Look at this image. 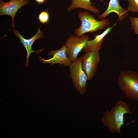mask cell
Returning a JSON list of instances; mask_svg holds the SVG:
<instances>
[{
    "label": "cell",
    "mask_w": 138,
    "mask_h": 138,
    "mask_svg": "<svg viewBox=\"0 0 138 138\" xmlns=\"http://www.w3.org/2000/svg\"><path fill=\"white\" fill-rule=\"evenodd\" d=\"M128 11L127 10H125L120 6L119 0H110L107 9L103 13L98 16L97 19L101 20L105 18L110 13L114 12L118 15L117 20L120 21L128 16Z\"/></svg>",
    "instance_id": "cell-10"
},
{
    "label": "cell",
    "mask_w": 138,
    "mask_h": 138,
    "mask_svg": "<svg viewBox=\"0 0 138 138\" xmlns=\"http://www.w3.org/2000/svg\"><path fill=\"white\" fill-rule=\"evenodd\" d=\"M104 2L103 0H99ZM72 2L70 6L67 9L68 12H71L77 8H80L89 11L95 14H98L100 11L94 6L91 5L93 3L90 0H71Z\"/></svg>",
    "instance_id": "cell-12"
},
{
    "label": "cell",
    "mask_w": 138,
    "mask_h": 138,
    "mask_svg": "<svg viewBox=\"0 0 138 138\" xmlns=\"http://www.w3.org/2000/svg\"><path fill=\"white\" fill-rule=\"evenodd\" d=\"M89 38L87 34L80 37L71 35L67 38L65 43L66 47V55L72 62L77 58L79 54L86 47Z\"/></svg>",
    "instance_id": "cell-5"
},
{
    "label": "cell",
    "mask_w": 138,
    "mask_h": 138,
    "mask_svg": "<svg viewBox=\"0 0 138 138\" xmlns=\"http://www.w3.org/2000/svg\"><path fill=\"white\" fill-rule=\"evenodd\" d=\"M128 2V11L138 13V0H127Z\"/></svg>",
    "instance_id": "cell-13"
},
{
    "label": "cell",
    "mask_w": 138,
    "mask_h": 138,
    "mask_svg": "<svg viewBox=\"0 0 138 138\" xmlns=\"http://www.w3.org/2000/svg\"><path fill=\"white\" fill-rule=\"evenodd\" d=\"M128 104L122 100L117 102L110 111L107 110L103 114L101 121L107 128L111 133H117L121 136L122 126L125 124L124 116L126 114H132Z\"/></svg>",
    "instance_id": "cell-1"
},
{
    "label": "cell",
    "mask_w": 138,
    "mask_h": 138,
    "mask_svg": "<svg viewBox=\"0 0 138 138\" xmlns=\"http://www.w3.org/2000/svg\"><path fill=\"white\" fill-rule=\"evenodd\" d=\"M49 14L46 11H43L41 12L38 16L39 21L43 24L47 23L49 21Z\"/></svg>",
    "instance_id": "cell-14"
},
{
    "label": "cell",
    "mask_w": 138,
    "mask_h": 138,
    "mask_svg": "<svg viewBox=\"0 0 138 138\" xmlns=\"http://www.w3.org/2000/svg\"><path fill=\"white\" fill-rule=\"evenodd\" d=\"M28 0H10L5 2L2 0L0 1V15H7L12 17L11 27L14 26V18L16 13L22 6L29 4Z\"/></svg>",
    "instance_id": "cell-7"
},
{
    "label": "cell",
    "mask_w": 138,
    "mask_h": 138,
    "mask_svg": "<svg viewBox=\"0 0 138 138\" xmlns=\"http://www.w3.org/2000/svg\"><path fill=\"white\" fill-rule=\"evenodd\" d=\"M85 52L82 57V65L89 80L95 74L99 62V53L90 51Z\"/></svg>",
    "instance_id": "cell-6"
},
{
    "label": "cell",
    "mask_w": 138,
    "mask_h": 138,
    "mask_svg": "<svg viewBox=\"0 0 138 138\" xmlns=\"http://www.w3.org/2000/svg\"><path fill=\"white\" fill-rule=\"evenodd\" d=\"M82 56L72 62L70 66V77L74 87L81 95L86 91L87 75L82 65Z\"/></svg>",
    "instance_id": "cell-4"
},
{
    "label": "cell",
    "mask_w": 138,
    "mask_h": 138,
    "mask_svg": "<svg viewBox=\"0 0 138 138\" xmlns=\"http://www.w3.org/2000/svg\"><path fill=\"white\" fill-rule=\"evenodd\" d=\"M132 29L134 32L138 35V17L129 16Z\"/></svg>",
    "instance_id": "cell-15"
},
{
    "label": "cell",
    "mask_w": 138,
    "mask_h": 138,
    "mask_svg": "<svg viewBox=\"0 0 138 138\" xmlns=\"http://www.w3.org/2000/svg\"><path fill=\"white\" fill-rule=\"evenodd\" d=\"M37 3L39 4H42L44 3L46 0H35Z\"/></svg>",
    "instance_id": "cell-16"
},
{
    "label": "cell",
    "mask_w": 138,
    "mask_h": 138,
    "mask_svg": "<svg viewBox=\"0 0 138 138\" xmlns=\"http://www.w3.org/2000/svg\"><path fill=\"white\" fill-rule=\"evenodd\" d=\"M77 15L81 21V25L79 28L75 29L74 33L78 37L86 33L96 32L99 30L107 27L110 23L107 19L97 20L92 15L86 11L79 12Z\"/></svg>",
    "instance_id": "cell-2"
},
{
    "label": "cell",
    "mask_w": 138,
    "mask_h": 138,
    "mask_svg": "<svg viewBox=\"0 0 138 138\" xmlns=\"http://www.w3.org/2000/svg\"><path fill=\"white\" fill-rule=\"evenodd\" d=\"M116 25V23L114 24L112 26H109L106 30L100 34L95 35L94 39L89 40L87 44L86 47L82 51L85 52L90 51L98 52L101 49L103 41L105 36L111 30V29Z\"/></svg>",
    "instance_id": "cell-11"
},
{
    "label": "cell",
    "mask_w": 138,
    "mask_h": 138,
    "mask_svg": "<svg viewBox=\"0 0 138 138\" xmlns=\"http://www.w3.org/2000/svg\"><path fill=\"white\" fill-rule=\"evenodd\" d=\"M66 47L65 44H63L59 49L52 50L48 52L49 56L52 57L48 59H45L41 56L39 57L40 61L43 63H50L52 65L54 64L59 63L60 65H63L64 66H70L72 62L68 58L66 55Z\"/></svg>",
    "instance_id": "cell-8"
},
{
    "label": "cell",
    "mask_w": 138,
    "mask_h": 138,
    "mask_svg": "<svg viewBox=\"0 0 138 138\" xmlns=\"http://www.w3.org/2000/svg\"><path fill=\"white\" fill-rule=\"evenodd\" d=\"M118 85L126 98L138 101V73L129 70L122 71L118 78Z\"/></svg>",
    "instance_id": "cell-3"
},
{
    "label": "cell",
    "mask_w": 138,
    "mask_h": 138,
    "mask_svg": "<svg viewBox=\"0 0 138 138\" xmlns=\"http://www.w3.org/2000/svg\"><path fill=\"white\" fill-rule=\"evenodd\" d=\"M40 26L39 28L35 35L29 39H26L24 38L17 31L14 29L13 32L16 36L20 40V43H22L27 52L26 56L27 61L25 66L27 67L29 64L30 54L32 52L39 53L41 52L43 50L42 49L37 51L32 50L31 47L34 42L37 39L44 38V34L43 32H42L40 29Z\"/></svg>",
    "instance_id": "cell-9"
}]
</instances>
